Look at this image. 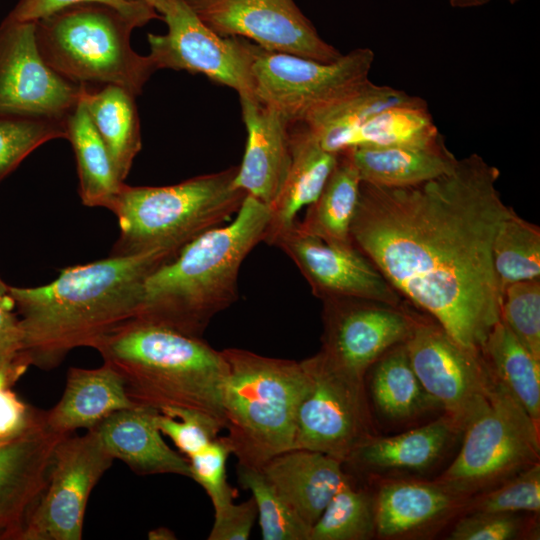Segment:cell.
Segmentation results:
<instances>
[{
	"mask_svg": "<svg viewBox=\"0 0 540 540\" xmlns=\"http://www.w3.org/2000/svg\"><path fill=\"white\" fill-rule=\"evenodd\" d=\"M478 154L411 187L361 181L350 234L401 297L475 352L500 320L492 242L511 207Z\"/></svg>",
	"mask_w": 540,
	"mask_h": 540,
	"instance_id": "cell-1",
	"label": "cell"
},
{
	"mask_svg": "<svg viewBox=\"0 0 540 540\" xmlns=\"http://www.w3.org/2000/svg\"><path fill=\"white\" fill-rule=\"evenodd\" d=\"M176 254L153 250L61 269L52 282L10 286L30 366L51 370L137 314L143 284Z\"/></svg>",
	"mask_w": 540,
	"mask_h": 540,
	"instance_id": "cell-2",
	"label": "cell"
},
{
	"mask_svg": "<svg viewBox=\"0 0 540 540\" xmlns=\"http://www.w3.org/2000/svg\"><path fill=\"white\" fill-rule=\"evenodd\" d=\"M270 218V208L247 195L229 222L191 240L147 276L134 318L202 337L238 299L241 265L265 240Z\"/></svg>",
	"mask_w": 540,
	"mask_h": 540,
	"instance_id": "cell-3",
	"label": "cell"
},
{
	"mask_svg": "<svg viewBox=\"0 0 540 540\" xmlns=\"http://www.w3.org/2000/svg\"><path fill=\"white\" fill-rule=\"evenodd\" d=\"M122 377L139 406L190 410L225 427L222 406L227 363L202 337L131 318L92 346Z\"/></svg>",
	"mask_w": 540,
	"mask_h": 540,
	"instance_id": "cell-4",
	"label": "cell"
},
{
	"mask_svg": "<svg viewBox=\"0 0 540 540\" xmlns=\"http://www.w3.org/2000/svg\"><path fill=\"white\" fill-rule=\"evenodd\" d=\"M227 363L222 436L238 465L260 469L293 449L299 406L310 377L302 361L263 356L249 350L221 351Z\"/></svg>",
	"mask_w": 540,
	"mask_h": 540,
	"instance_id": "cell-5",
	"label": "cell"
},
{
	"mask_svg": "<svg viewBox=\"0 0 540 540\" xmlns=\"http://www.w3.org/2000/svg\"><path fill=\"white\" fill-rule=\"evenodd\" d=\"M237 170L232 166L168 186L124 183L109 208L120 228L110 255L177 254L202 233L229 222L247 196L234 183Z\"/></svg>",
	"mask_w": 540,
	"mask_h": 540,
	"instance_id": "cell-6",
	"label": "cell"
},
{
	"mask_svg": "<svg viewBox=\"0 0 540 540\" xmlns=\"http://www.w3.org/2000/svg\"><path fill=\"white\" fill-rule=\"evenodd\" d=\"M137 27L142 26L112 6L86 2L36 21L35 35L44 61L67 80L117 85L139 95L157 68L149 55L131 47Z\"/></svg>",
	"mask_w": 540,
	"mask_h": 540,
	"instance_id": "cell-7",
	"label": "cell"
},
{
	"mask_svg": "<svg viewBox=\"0 0 540 540\" xmlns=\"http://www.w3.org/2000/svg\"><path fill=\"white\" fill-rule=\"evenodd\" d=\"M463 432L458 455L435 480L460 496L471 498L539 462V425L493 378L488 406Z\"/></svg>",
	"mask_w": 540,
	"mask_h": 540,
	"instance_id": "cell-8",
	"label": "cell"
},
{
	"mask_svg": "<svg viewBox=\"0 0 540 540\" xmlns=\"http://www.w3.org/2000/svg\"><path fill=\"white\" fill-rule=\"evenodd\" d=\"M253 94L289 122H306L365 84L374 62L370 48H356L332 62L266 50L247 39Z\"/></svg>",
	"mask_w": 540,
	"mask_h": 540,
	"instance_id": "cell-9",
	"label": "cell"
},
{
	"mask_svg": "<svg viewBox=\"0 0 540 540\" xmlns=\"http://www.w3.org/2000/svg\"><path fill=\"white\" fill-rule=\"evenodd\" d=\"M302 362L310 383L298 409L293 448L318 451L346 463L375 435L365 379L337 369L318 353Z\"/></svg>",
	"mask_w": 540,
	"mask_h": 540,
	"instance_id": "cell-10",
	"label": "cell"
},
{
	"mask_svg": "<svg viewBox=\"0 0 540 540\" xmlns=\"http://www.w3.org/2000/svg\"><path fill=\"white\" fill-rule=\"evenodd\" d=\"M113 458L94 429L63 436L51 454L44 487L20 540H80L87 502Z\"/></svg>",
	"mask_w": 540,
	"mask_h": 540,
	"instance_id": "cell-11",
	"label": "cell"
},
{
	"mask_svg": "<svg viewBox=\"0 0 540 540\" xmlns=\"http://www.w3.org/2000/svg\"><path fill=\"white\" fill-rule=\"evenodd\" d=\"M404 345L426 392L463 431L490 402L492 377L481 353L461 346L423 312Z\"/></svg>",
	"mask_w": 540,
	"mask_h": 540,
	"instance_id": "cell-12",
	"label": "cell"
},
{
	"mask_svg": "<svg viewBox=\"0 0 540 540\" xmlns=\"http://www.w3.org/2000/svg\"><path fill=\"white\" fill-rule=\"evenodd\" d=\"M322 302V346L317 353L361 379L386 351L407 340L421 313L406 301L401 305L357 298Z\"/></svg>",
	"mask_w": 540,
	"mask_h": 540,
	"instance_id": "cell-13",
	"label": "cell"
},
{
	"mask_svg": "<svg viewBox=\"0 0 540 540\" xmlns=\"http://www.w3.org/2000/svg\"><path fill=\"white\" fill-rule=\"evenodd\" d=\"M162 20L165 34H148L153 63L158 69L199 73L238 95L253 94L247 39L222 37L206 26L186 0H169Z\"/></svg>",
	"mask_w": 540,
	"mask_h": 540,
	"instance_id": "cell-14",
	"label": "cell"
},
{
	"mask_svg": "<svg viewBox=\"0 0 540 540\" xmlns=\"http://www.w3.org/2000/svg\"><path fill=\"white\" fill-rule=\"evenodd\" d=\"M186 1L222 37H242L269 51L320 62H332L342 55L319 35L294 0Z\"/></svg>",
	"mask_w": 540,
	"mask_h": 540,
	"instance_id": "cell-15",
	"label": "cell"
},
{
	"mask_svg": "<svg viewBox=\"0 0 540 540\" xmlns=\"http://www.w3.org/2000/svg\"><path fill=\"white\" fill-rule=\"evenodd\" d=\"M82 84L55 72L43 59L35 22L0 23V114L65 119L81 97Z\"/></svg>",
	"mask_w": 540,
	"mask_h": 540,
	"instance_id": "cell-16",
	"label": "cell"
},
{
	"mask_svg": "<svg viewBox=\"0 0 540 540\" xmlns=\"http://www.w3.org/2000/svg\"><path fill=\"white\" fill-rule=\"evenodd\" d=\"M297 220L275 234L267 244L278 247L295 263L314 296L322 301L357 298L391 305L405 302L379 269L355 246L328 244L303 232Z\"/></svg>",
	"mask_w": 540,
	"mask_h": 540,
	"instance_id": "cell-17",
	"label": "cell"
},
{
	"mask_svg": "<svg viewBox=\"0 0 540 540\" xmlns=\"http://www.w3.org/2000/svg\"><path fill=\"white\" fill-rule=\"evenodd\" d=\"M63 436L43 424L0 442V540L21 539L53 449Z\"/></svg>",
	"mask_w": 540,
	"mask_h": 540,
	"instance_id": "cell-18",
	"label": "cell"
},
{
	"mask_svg": "<svg viewBox=\"0 0 540 540\" xmlns=\"http://www.w3.org/2000/svg\"><path fill=\"white\" fill-rule=\"evenodd\" d=\"M247 131L236 187L269 208L279 196L291 163L289 121L251 95H238Z\"/></svg>",
	"mask_w": 540,
	"mask_h": 540,
	"instance_id": "cell-19",
	"label": "cell"
},
{
	"mask_svg": "<svg viewBox=\"0 0 540 540\" xmlns=\"http://www.w3.org/2000/svg\"><path fill=\"white\" fill-rule=\"evenodd\" d=\"M373 498L376 535L389 539L431 531L464 512L470 499L436 481L410 480L383 482Z\"/></svg>",
	"mask_w": 540,
	"mask_h": 540,
	"instance_id": "cell-20",
	"label": "cell"
},
{
	"mask_svg": "<svg viewBox=\"0 0 540 540\" xmlns=\"http://www.w3.org/2000/svg\"><path fill=\"white\" fill-rule=\"evenodd\" d=\"M343 464L318 451L293 448L274 456L260 469L311 529L332 497L351 484Z\"/></svg>",
	"mask_w": 540,
	"mask_h": 540,
	"instance_id": "cell-21",
	"label": "cell"
},
{
	"mask_svg": "<svg viewBox=\"0 0 540 540\" xmlns=\"http://www.w3.org/2000/svg\"><path fill=\"white\" fill-rule=\"evenodd\" d=\"M158 411L134 406L114 412L94 429L113 459L139 475L176 474L190 477L187 458L173 450L156 425Z\"/></svg>",
	"mask_w": 540,
	"mask_h": 540,
	"instance_id": "cell-22",
	"label": "cell"
},
{
	"mask_svg": "<svg viewBox=\"0 0 540 540\" xmlns=\"http://www.w3.org/2000/svg\"><path fill=\"white\" fill-rule=\"evenodd\" d=\"M134 406L122 377L109 364L93 369L71 367L62 397L44 411V425L53 433L68 435L77 429L90 430L114 412Z\"/></svg>",
	"mask_w": 540,
	"mask_h": 540,
	"instance_id": "cell-23",
	"label": "cell"
},
{
	"mask_svg": "<svg viewBox=\"0 0 540 540\" xmlns=\"http://www.w3.org/2000/svg\"><path fill=\"white\" fill-rule=\"evenodd\" d=\"M291 163L283 188L270 207L271 218L264 242L290 227L298 212L320 194L338 154L325 150L304 122H289Z\"/></svg>",
	"mask_w": 540,
	"mask_h": 540,
	"instance_id": "cell-24",
	"label": "cell"
},
{
	"mask_svg": "<svg viewBox=\"0 0 540 540\" xmlns=\"http://www.w3.org/2000/svg\"><path fill=\"white\" fill-rule=\"evenodd\" d=\"M362 182L385 187L421 185L452 171L457 163L441 135L417 145L350 149Z\"/></svg>",
	"mask_w": 540,
	"mask_h": 540,
	"instance_id": "cell-25",
	"label": "cell"
},
{
	"mask_svg": "<svg viewBox=\"0 0 540 540\" xmlns=\"http://www.w3.org/2000/svg\"><path fill=\"white\" fill-rule=\"evenodd\" d=\"M81 95L90 119L109 152L114 170L124 181L142 148L136 95L111 84L100 85L96 89L82 84Z\"/></svg>",
	"mask_w": 540,
	"mask_h": 540,
	"instance_id": "cell-26",
	"label": "cell"
},
{
	"mask_svg": "<svg viewBox=\"0 0 540 540\" xmlns=\"http://www.w3.org/2000/svg\"><path fill=\"white\" fill-rule=\"evenodd\" d=\"M458 432L451 419L444 415L398 435H373L347 462L368 469L423 470L439 459Z\"/></svg>",
	"mask_w": 540,
	"mask_h": 540,
	"instance_id": "cell-27",
	"label": "cell"
},
{
	"mask_svg": "<svg viewBox=\"0 0 540 540\" xmlns=\"http://www.w3.org/2000/svg\"><path fill=\"white\" fill-rule=\"evenodd\" d=\"M361 179L350 149L338 153L337 162L318 197L307 206L298 227L328 244L354 246L350 229L356 211Z\"/></svg>",
	"mask_w": 540,
	"mask_h": 540,
	"instance_id": "cell-28",
	"label": "cell"
},
{
	"mask_svg": "<svg viewBox=\"0 0 540 540\" xmlns=\"http://www.w3.org/2000/svg\"><path fill=\"white\" fill-rule=\"evenodd\" d=\"M82 92V90H81ZM79 178V196L87 207L109 209L124 181L117 176L109 152L93 125L82 95L65 118Z\"/></svg>",
	"mask_w": 540,
	"mask_h": 540,
	"instance_id": "cell-29",
	"label": "cell"
},
{
	"mask_svg": "<svg viewBox=\"0 0 540 540\" xmlns=\"http://www.w3.org/2000/svg\"><path fill=\"white\" fill-rule=\"evenodd\" d=\"M480 353L492 378L539 425L540 360L501 319L490 330Z\"/></svg>",
	"mask_w": 540,
	"mask_h": 540,
	"instance_id": "cell-30",
	"label": "cell"
},
{
	"mask_svg": "<svg viewBox=\"0 0 540 540\" xmlns=\"http://www.w3.org/2000/svg\"><path fill=\"white\" fill-rule=\"evenodd\" d=\"M420 97L368 80L359 89L307 120L322 147L334 154L348 149L354 133L374 114Z\"/></svg>",
	"mask_w": 540,
	"mask_h": 540,
	"instance_id": "cell-31",
	"label": "cell"
},
{
	"mask_svg": "<svg viewBox=\"0 0 540 540\" xmlns=\"http://www.w3.org/2000/svg\"><path fill=\"white\" fill-rule=\"evenodd\" d=\"M370 369L371 396L386 417L407 420L438 406L417 377L404 343L386 351Z\"/></svg>",
	"mask_w": 540,
	"mask_h": 540,
	"instance_id": "cell-32",
	"label": "cell"
},
{
	"mask_svg": "<svg viewBox=\"0 0 540 540\" xmlns=\"http://www.w3.org/2000/svg\"><path fill=\"white\" fill-rule=\"evenodd\" d=\"M500 292L510 284L540 279V228L513 208L499 226L491 249Z\"/></svg>",
	"mask_w": 540,
	"mask_h": 540,
	"instance_id": "cell-33",
	"label": "cell"
},
{
	"mask_svg": "<svg viewBox=\"0 0 540 540\" xmlns=\"http://www.w3.org/2000/svg\"><path fill=\"white\" fill-rule=\"evenodd\" d=\"M440 136L426 101L420 98L374 114L354 133L348 149L425 144Z\"/></svg>",
	"mask_w": 540,
	"mask_h": 540,
	"instance_id": "cell-34",
	"label": "cell"
},
{
	"mask_svg": "<svg viewBox=\"0 0 540 540\" xmlns=\"http://www.w3.org/2000/svg\"><path fill=\"white\" fill-rule=\"evenodd\" d=\"M373 536L374 498L351 483L332 497L312 525L309 540H367Z\"/></svg>",
	"mask_w": 540,
	"mask_h": 540,
	"instance_id": "cell-35",
	"label": "cell"
},
{
	"mask_svg": "<svg viewBox=\"0 0 540 540\" xmlns=\"http://www.w3.org/2000/svg\"><path fill=\"white\" fill-rule=\"evenodd\" d=\"M237 477L255 501L263 540H309V526L277 493L261 469L238 465Z\"/></svg>",
	"mask_w": 540,
	"mask_h": 540,
	"instance_id": "cell-36",
	"label": "cell"
},
{
	"mask_svg": "<svg viewBox=\"0 0 540 540\" xmlns=\"http://www.w3.org/2000/svg\"><path fill=\"white\" fill-rule=\"evenodd\" d=\"M66 136L65 119L0 114V182L39 146Z\"/></svg>",
	"mask_w": 540,
	"mask_h": 540,
	"instance_id": "cell-37",
	"label": "cell"
},
{
	"mask_svg": "<svg viewBox=\"0 0 540 540\" xmlns=\"http://www.w3.org/2000/svg\"><path fill=\"white\" fill-rule=\"evenodd\" d=\"M468 500L466 512L517 513L540 511L539 462Z\"/></svg>",
	"mask_w": 540,
	"mask_h": 540,
	"instance_id": "cell-38",
	"label": "cell"
},
{
	"mask_svg": "<svg viewBox=\"0 0 540 540\" xmlns=\"http://www.w3.org/2000/svg\"><path fill=\"white\" fill-rule=\"evenodd\" d=\"M500 319L540 360V279L520 281L506 287Z\"/></svg>",
	"mask_w": 540,
	"mask_h": 540,
	"instance_id": "cell-39",
	"label": "cell"
},
{
	"mask_svg": "<svg viewBox=\"0 0 540 540\" xmlns=\"http://www.w3.org/2000/svg\"><path fill=\"white\" fill-rule=\"evenodd\" d=\"M155 422L162 435L169 437L187 458L206 447L223 430L214 419L182 409L158 412Z\"/></svg>",
	"mask_w": 540,
	"mask_h": 540,
	"instance_id": "cell-40",
	"label": "cell"
},
{
	"mask_svg": "<svg viewBox=\"0 0 540 540\" xmlns=\"http://www.w3.org/2000/svg\"><path fill=\"white\" fill-rule=\"evenodd\" d=\"M231 454L229 447L217 437L188 459L191 478L208 494L214 512L234 502V490L227 482L226 461Z\"/></svg>",
	"mask_w": 540,
	"mask_h": 540,
	"instance_id": "cell-41",
	"label": "cell"
},
{
	"mask_svg": "<svg viewBox=\"0 0 540 540\" xmlns=\"http://www.w3.org/2000/svg\"><path fill=\"white\" fill-rule=\"evenodd\" d=\"M86 2L112 6L137 21L141 26L153 19H162L161 15L149 5L125 0H19L4 19L17 22H36L63 8Z\"/></svg>",
	"mask_w": 540,
	"mask_h": 540,
	"instance_id": "cell-42",
	"label": "cell"
},
{
	"mask_svg": "<svg viewBox=\"0 0 540 540\" xmlns=\"http://www.w3.org/2000/svg\"><path fill=\"white\" fill-rule=\"evenodd\" d=\"M21 376L0 369V442L44 424V411L21 400L13 386Z\"/></svg>",
	"mask_w": 540,
	"mask_h": 540,
	"instance_id": "cell-43",
	"label": "cell"
},
{
	"mask_svg": "<svg viewBox=\"0 0 540 540\" xmlns=\"http://www.w3.org/2000/svg\"><path fill=\"white\" fill-rule=\"evenodd\" d=\"M30 366L10 285L0 278V369L22 376Z\"/></svg>",
	"mask_w": 540,
	"mask_h": 540,
	"instance_id": "cell-44",
	"label": "cell"
},
{
	"mask_svg": "<svg viewBox=\"0 0 540 540\" xmlns=\"http://www.w3.org/2000/svg\"><path fill=\"white\" fill-rule=\"evenodd\" d=\"M515 513L468 512L450 532L452 540H510L524 531Z\"/></svg>",
	"mask_w": 540,
	"mask_h": 540,
	"instance_id": "cell-45",
	"label": "cell"
},
{
	"mask_svg": "<svg viewBox=\"0 0 540 540\" xmlns=\"http://www.w3.org/2000/svg\"><path fill=\"white\" fill-rule=\"evenodd\" d=\"M253 498L240 504L230 503L214 512V523L209 540H247L257 517Z\"/></svg>",
	"mask_w": 540,
	"mask_h": 540,
	"instance_id": "cell-46",
	"label": "cell"
},
{
	"mask_svg": "<svg viewBox=\"0 0 540 540\" xmlns=\"http://www.w3.org/2000/svg\"><path fill=\"white\" fill-rule=\"evenodd\" d=\"M447 1L450 4V6L454 8L465 9V8L480 7L495 0H447ZM500 1H506L510 4H515L519 0H500Z\"/></svg>",
	"mask_w": 540,
	"mask_h": 540,
	"instance_id": "cell-47",
	"label": "cell"
},
{
	"mask_svg": "<svg viewBox=\"0 0 540 540\" xmlns=\"http://www.w3.org/2000/svg\"><path fill=\"white\" fill-rule=\"evenodd\" d=\"M148 538L152 540H172L176 539L174 533L165 527H159L149 532Z\"/></svg>",
	"mask_w": 540,
	"mask_h": 540,
	"instance_id": "cell-48",
	"label": "cell"
},
{
	"mask_svg": "<svg viewBox=\"0 0 540 540\" xmlns=\"http://www.w3.org/2000/svg\"><path fill=\"white\" fill-rule=\"evenodd\" d=\"M129 2H142L155 9L160 15L164 14L169 5V0H125Z\"/></svg>",
	"mask_w": 540,
	"mask_h": 540,
	"instance_id": "cell-49",
	"label": "cell"
}]
</instances>
